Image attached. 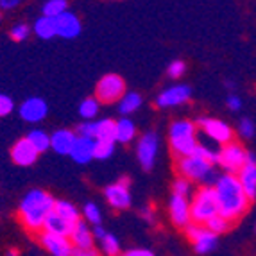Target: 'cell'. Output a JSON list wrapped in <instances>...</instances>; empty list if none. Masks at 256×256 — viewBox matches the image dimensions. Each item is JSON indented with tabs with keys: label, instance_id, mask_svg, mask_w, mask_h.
<instances>
[{
	"label": "cell",
	"instance_id": "cell-38",
	"mask_svg": "<svg viewBox=\"0 0 256 256\" xmlns=\"http://www.w3.org/2000/svg\"><path fill=\"white\" fill-rule=\"evenodd\" d=\"M184 70H186V64H184V61L176 60V61H172V63L168 64L166 74H168V77H170V79H180V77L184 74Z\"/></svg>",
	"mask_w": 256,
	"mask_h": 256
},
{
	"label": "cell",
	"instance_id": "cell-23",
	"mask_svg": "<svg viewBox=\"0 0 256 256\" xmlns=\"http://www.w3.org/2000/svg\"><path fill=\"white\" fill-rule=\"evenodd\" d=\"M95 140L116 142V122L111 118H102L95 122Z\"/></svg>",
	"mask_w": 256,
	"mask_h": 256
},
{
	"label": "cell",
	"instance_id": "cell-1",
	"mask_svg": "<svg viewBox=\"0 0 256 256\" xmlns=\"http://www.w3.org/2000/svg\"><path fill=\"white\" fill-rule=\"evenodd\" d=\"M215 194H217L218 202V214L224 218L235 224L244 215L248 214L251 201L244 192L242 184H240L236 174H222L214 184Z\"/></svg>",
	"mask_w": 256,
	"mask_h": 256
},
{
	"label": "cell",
	"instance_id": "cell-36",
	"mask_svg": "<svg viewBox=\"0 0 256 256\" xmlns=\"http://www.w3.org/2000/svg\"><path fill=\"white\" fill-rule=\"evenodd\" d=\"M29 34H30V27L27 26V24H14V26L11 27V30H9L11 40L16 43L26 42V40L29 38Z\"/></svg>",
	"mask_w": 256,
	"mask_h": 256
},
{
	"label": "cell",
	"instance_id": "cell-18",
	"mask_svg": "<svg viewBox=\"0 0 256 256\" xmlns=\"http://www.w3.org/2000/svg\"><path fill=\"white\" fill-rule=\"evenodd\" d=\"M56 27H58V36L66 40L79 36V32L82 29L79 16L76 13H70V11H64L63 14H60V16L56 18Z\"/></svg>",
	"mask_w": 256,
	"mask_h": 256
},
{
	"label": "cell",
	"instance_id": "cell-3",
	"mask_svg": "<svg viewBox=\"0 0 256 256\" xmlns=\"http://www.w3.org/2000/svg\"><path fill=\"white\" fill-rule=\"evenodd\" d=\"M168 146L174 158H184L196 150L197 144V124L192 120H176L168 128Z\"/></svg>",
	"mask_w": 256,
	"mask_h": 256
},
{
	"label": "cell",
	"instance_id": "cell-6",
	"mask_svg": "<svg viewBox=\"0 0 256 256\" xmlns=\"http://www.w3.org/2000/svg\"><path fill=\"white\" fill-rule=\"evenodd\" d=\"M126 95V81L116 74H106L95 86V98L98 104H115Z\"/></svg>",
	"mask_w": 256,
	"mask_h": 256
},
{
	"label": "cell",
	"instance_id": "cell-17",
	"mask_svg": "<svg viewBox=\"0 0 256 256\" xmlns=\"http://www.w3.org/2000/svg\"><path fill=\"white\" fill-rule=\"evenodd\" d=\"M38 156H40V152L32 147V144H30L27 138H22V140H18L16 144L11 147V160H13V163H16V165H20V166L34 165Z\"/></svg>",
	"mask_w": 256,
	"mask_h": 256
},
{
	"label": "cell",
	"instance_id": "cell-7",
	"mask_svg": "<svg viewBox=\"0 0 256 256\" xmlns=\"http://www.w3.org/2000/svg\"><path fill=\"white\" fill-rule=\"evenodd\" d=\"M184 233H186V238L192 242L194 246V251L197 254H208V252L215 251L218 244V236L215 233L208 230L206 226L202 224H188L184 228Z\"/></svg>",
	"mask_w": 256,
	"mask_h": 256
},
{
	"label": "cell",
	"instance_id": "cell-22",
	"mask_svg": "<svg viewBox=\"0 0 256 256\" xmlns=\"http://www.w3.org/2000/svg\"><path fill=\"white\" fill-rule=\"evenodd\" d=\"M94 144L95 140H92V138L77 136L72 152H70V158L76 163H81V165L92 162L94 160Z\"/></svg>",
	"mask_w": 256,
	"mask_h": 256
},
{
	"label": "cell",
	"instance_id": "cell-45",
	"mask_svg": "<svg viewBox=\"0 0 256 256\" xmlns=\"http://www.w3.org/2000/svg\"><path fill=\"white\" fill-rule=\"evenodd\" d=\"M142 215H144V218H147L149 222H152V210H150V208L142 210Z\"/></svg>",
	"mask_w": 256,
	"mask_h": 256
},
{
	"label": "cell",
	"instance_id": "cell-9",
	"mask_svg": "<svg viewBox=\"0 0 256 256\" xmlns=\"http://www.w3.org/2000/svg\"><path fill=\"white\" fill-rule=\"evenodd\" d=\"M197 126H201L202 131L208 134L212 140H215L220 146H226L230 142H235V132L226 122H222L218 118H208V116H202V118L197 120Z\"/></svg>",
	"mask_w": 256,
	"mask_h": 256
},
{
	"label": "cell",
	"instance_id": "cell-10",
	"mask_svg": "<svg viewBox=\"0 0 256 256\" xmlns=\"http://www.w3.org/2000/svg\"><path fill=\"white\" fill-rule=\"evenodd\" d=\"M104 197H106L108 204L113 210H128L131 206V192H129L128 178H122L116 183L106 186Z\"/></svg>",
	"mask_w": 256,
	"mask_h": 256
},
{
	"label": "cell",
	"instance_id": "cell-33",
	"mask_svg": "<svg viewBox=\"0 0 256 256\" xmlns=\"http://www.w3.org/2000/svg\"><path fill=\"white\" fill-rule=\"evenodd\" d=\"M115 150V144L113 142H100L95 140L94 144V158L97 160H108Z\"/></svg>",
	"mask_w": 256,
	"mask_h": 256
},
{
	"label": "cell",
	"instance_id": "cell-20",
	"mask_svg": "<svg viewBox=\"0 0 256 256\" xmlns=\"http://www.w3.org/2000/svg\"><path fill=\"white\" fill-rule=\"evenodd\" d=\"M68 238H70V242L74 244V248L76 249H92L94 248V242H95L94 231H92L90 228H88V224L82 220H79L76 226H74Z\"/></svg>",
	"mask_w": 256,
	"mask_h": 256
},
{
	"label": "cell",
	"instance_id": "cell-46",
	"mask_svg": "<svg viewBox=\"0 0 256 256\" xmlns=\"http://www.w3.org/2000/svg\"><path fill=\"white\" fill-rule=\"evenodd\" d=\"M8 256H18V251H14V249H9V251H8Z\"/></svg>",
	"mask_w": 256,
	"mask_h": 256
},
{
	"label": "cell",
	"instance_id": "cell-14",
	"mask_svg": "<svg viewBox=\"0 0 256 256\" xmlns=\"http://www.w3.org/2000/svg\"><path fill=\"white\" fill-rule=\"evenodd\" d=\"M20 116L29 124H38L42 122L48 113V106L47 102L40 97H30L26 98L24 102L20 104V110H18Z\"/></svg>",
	"mask_w": 256,
	"mask_h": 256
},
{
	"label": "cell",
	"instance_id": "cell-34",
	"mask_svg": "<svg viewBox=\"0 0 256 256\" xmlns=\"http://www.w3.org/2000/svg\"><path fill=\"white\" fill-rule=\"evenodd\" d=\"M82 215L86 218V224H94V226H98L100 220H102V214L95 202H88V204L82 208Z\"/></svg>",
	"mask_w": 256,
	"mask_h": 256
},
{
	"label": "cell",
	"instance_id": "cell-42",
	"mask_svg": "<svg viewBox=\"0 0 256 256\" xmlns=\"http://www.w3.org/2000/svg\"><path fill=\"white\" fill-rule=\"evenodd\" d=\"M22 0H0V9L2 11H11V9L18 8Z\"/></svg>",
	"mask_w": 256,
	"mask_h": 256
},
{
	"label": "cell",
	"instance_id": "cell-19",
	"mask_svg": "<svg viewBox=\"0 0 256 256\" xmlns=\"http://www.w3.org/2000/svg\"><path fill=\"white\" fill-rule=\"evenodd\" d=\"M77 140V134L70 129H60L50 136V149L63 156H70L74 149V144Z\"/></svg>",
	"mask_w": 256,
	"mask_h": 256
},
{
	"label": "cell",
	"instance_id": "cell-44",
	"mask_svg": "<svg viewBox=\"0 0 256 256\" xmlns=\"http://www.w3.org/2000/svg\"><path fill=\"white\" fill-rule=\"evenodd\" d=\"M92 231H94V238H95V242H97V240H100V238H102V236L108 233V231L104 230V228L100 226V224H98V226H94V230H92Z\"/></svg>",
	"mask_w": 256,
	"mask_h": 256
},
{
	"label": "cell",
	"instance_id": "cell-41",
	"mask_svg": "<svg viewBox=\"0 0 256 256\" xmlns=\"http://www.w3.org/2000/svg\"><path fill=\"white\" fill-rule=\"evenodd\" d=\"M120 256H154V252L150 249H144V248H132L128 251L120 252Z\"/></svg>",
	"mask_w": 256,
	"mask_h": 256
},
{
	"label": "cell",
	"instance_id": "cell-12",
	"mask_svg": "<svg viewBox=\"0 0 256 256\" xmlns=\"http://www.w3.org/2000/svg\"><path fill=\"white\" fill-rule=\"evenodd\" d=\"M156 152H158V136L156 132L149 131L140 138L136 147V156L144 170H150L156 162Z\"/></svg>",
	"mask_w": 256,
	"mask_h": 256
},
{
	"label": "cell",
	"instance_id": "cell-21",
	"mask_svg": "<svg viewBox=\"0 0 256 256\" xmlns=\"http://www.w3.org/2000/svg\"><path fill=\"white\" fill-rule=\"evenodd\" d=\"M74 222L66 220L64 217H61L60 214H56L54 210H52L50 214H48L47 220L43 224V231L45 233H52V235H61V236H68L74 230Z\"/></svg>",
	"mask_w": 256,
	"mask_h": 256
},
{
	"label": "cell",
	"instance_id": "cell-39",
	"mask_svg": "<svg viewBox=\"0 0 256 256\" xmlns=\"http://www.w3.org/2000/svg\"><path fill=\"white\" fill-rule=\"evenodd\" d=\"M14 110L13 98L6 94H0V116H8Z\"/></svg>",
	"mask_w": 256,
	"mask_h": 256
},
{
	"label": "cell",
	"instance_id": "cell-27",
	"mask_svg": "<svg viewBox=\"0 0 256 256\" xmlns=\"http://www.w3.org/2000/svg\"><path fill=\"white\" fill-rule=\"evenodd\" d=\"M142 97L136 92H131V94H126L124 97L118 100V111L122 115H129V113H134V111L140 108Z\"/></svg>",
	"mask_w": 256,
	"mask_h": 256
},
{
	"label": "cell",
	"instance_id": "cell-8",
	"mask_svg": "<svg viewBox=\"0 0 256 256\" xmlns=\"http://www.w3.org/2000/svg\"><path fill=\"white\" fill-rule=\"evenodd\" d=\"M218 165L226 170V174H236L248 160V150L240 146L238 142H230L217 152Z\"/></svg>",
	"mask_w": 256,
	"mask_h": 256
},
{
	"label": "cell",
	"instance_id": "cell-15",
	"mask_svg": "<svg viewBox=\"0 0 256 256\" xmlns=\"http://www.w3.org/2000/svg\"><path fill=\"white\" fill-rule=\"evenodd\" d=\"M236 178H238L246 196L249 197V201L252 202L256 199V158L252 154L248 152V160L242 168L236 172Z\"/></svg>",
	"mask_w": 256,
	"mask_h": 256
},
{
	"label": "cell",
	"instance_id": "cell-30",
	"mask_svg": "<svg viewBox=\"0 0 256 256\" xmlns=\"http://www.w3.org/2000/svg\"><path fill=\"white\" fill-rule=\"evenodd\" d=\"M43 16L58 18L60 14H63L64 11H68V2L66 0H47L43 4Z\"/></svg>",
	"mask_w": 256,
	"mask_h": 256
},
{
	"label": "cell",
	"instance_id": "cell-32",
	"mask_svg": "<svg viewBox=\"0 0 256 256\" xmlns=\"http://www.w3.org/2000/svg\"><path fill=\"white\" fill-rule=\"evenodd\" d=\"M98 106H100V104H98V100L95 97L84 98V100L79 104V115L86 120H92L98 113Z\"/></svg>",
	"mask_w": 256,
	"mask_h": 256
},
{
	"label": "cell",
	"instance_id": "cell-31",
	"mask_svg": "<svg viewBox=\"0 0 256 256\" xmlns=\"http://www.w3.org/2000/svg\"><path fill=\"white\" fill-rule=\"evenodd\" d=\"M204 226L208 228V230L212 231V233H215V235L218 236V235H222V233H226V231L230 230V228L233 226V224H231V222L228 220V218H224L220 214H218V215H215L214 218H210V220L206 222Z\"/></svg>",
	"mask_w": 256,
	"mask_h": 256
},
{
	"label": "cell",
	"instance_id": "cell-11",
	"mask_svg": "<svg viewBox=\"0 0 256 256\" xmlns=\"http://www.w3.org/2000/svg\"><path fill=\"white\" fill-rule=\"evenodd\" d=\"M38 238L40 244L43 246V249L50 256H74V252H76V248H74V244L70 242L68 236L52 235V233L42 231Z\"/></svg>",
	"mask_w": 256,
	"mask_h": 256
},
{
	"label": "cell",
	"instance_id": "cell-16",
	"mask_svg": "<svg viewBox=\"0 0 256 256\" xmlns=\"http://www.w3.org/2000/svg\"><path fill=\"white\" fill-rule=\"evenodd\" d=\"M192 92L188 86H183V84H176V86H170V88H166L163 90L162 94L158 95L156 98V106L160 108H174V106H180V104H184L190 98Z\"/></svg>",
	"mask_w": 256,
	"mask_h": 256
},
{
	"label": "cell",
	"instance_id": "cell-25",
	"mask_svg": "<svg viewBox=\"0 0 256 256\" xmlns=\"http://www.w3.org/2000/svg\"><path fill=\"white\" fill-rule=\"evenodd\" d=\"M136 136V126L131 118H120L116 120V142L120 144H129Z\"/></svg>",
	"mask_w": 256,
	"mask_h": 256
},
{
	"label": "cell",
	"instance_id": "cell-37",
	"mask_svg": "<svg viewBox=\"0 0 256 256\" xmlns=\"http://www.w3.org/2000/svg\"><path fill=\"white\" fill-rule=\"evenodd\" d=\"M192 154H194V156H197V158L206 160V162L212 163V165H217V163H218L217 152H214V150L210 149V147H206V146H197L196 150H194Z\"/></svg>",
	"mask_w": 256,
	"mask_h": 256
},
{
	"label": "cell",
	"instance_id": "cell-47",
	"mask_svg": "<svg viewBox=\"0 0 256 256\" xmlns=\"http://www.w3.org/2000/svg\"><path fill=\"white\" fill-rule=\"evenodd\" d=\"M0 20H2V16H0Z\"/></svg>",
	"mask_w": 256,
	"mask_h": 256
},
{
	"label": "cell",
	"instance_id": "cell-29",
	"mask_svg": "<svg viewBox=\"0 0 256 256\" xmlns=\"http://www.w3.org/2000/svg\"><path fill=\"white\" fill-rule=\"evenodd\" d=\"M98 242V248H100V252L104 256H120V242L115 235L111 233H106Z\"/></svg>",
	"mask_w": 256,
	"mask_h": 256
},
{
	"label": "cell",
	"instance_id": "cell-4",
	"mask_svg": "<svg viewBox=\"0 0 256 256\" xmlns=\"http://www.w3.org/2000/svg\"><path fill=\"white\" fill-rule=\"evenodd\" d=\"M176 172L180 178H184L190 183H199L201 186H214L215 181L218 180L214 165L202 158H197L194 154L176 160Z\"/></svg>",
	"mask_w": 256,
	"mask_h": 256
},
{
	"label": "cell",
	"instance_id": "cell-35",
	"mask_svg": "<svg viewBox=\"0 0 256 256\" xmlns=\"http://www.w3.org/2000/svg\"><path fill=\"white\" fill-rule=\"evenodd\" d=\"M172 194L174 196L184 197V199H190L192 197V183L184 178H178V180L172 183Z\"/></svg>",
	"mask_w": 256,
	"mask_h": 256
},
{
	"label": "cell",
	"instance_id": "cell-13",
	"mask_svg": "<svg viewBox=\"0 0 256 256\" xmlns=\"http://www.w3.org/2000/svg\"><path fill=\"white\" fill-rule=\"evenodd\" d=\"M168 217H170L172 224L178 228H186L188 224H192V215H190V201L184 197L174 196L172 194L170 201H168Z\"/></svg>",
	"mask_w": 256,
	"mask_h": 256
},
{
	"label": "cell",
	"instance_id": "cell-26",
	"mask_svg": "<svg viewBox=\"0 0 256 256\" xmlns=\"http://www.w3.org/2000/svg\"><path fill=\"white\" fill-rule=\"evenodd\" d=\"M54 212L56 214H60L61 217H64L66 220L77 222L81 220V214H79V210H77L76 204H72L70 201H63V199H56V204H54Z\"/></svg>",
	"mask_w": 256,
	"mask_h": 256
},
{
	"label": "cell",
	"instance_id": "cell-5",
	"mask_svg": "<svg viewBox=\"0 0 256 256\" xmlns=\"http://www.w3.org/2000/svg\"><path fill=\"white\" fill-rule=\"evenodd\" d=\"M190 215L194 224L204 226L210 218L218 215L217 194L214 186H199L190 197Z\"/></svg>",
	"mask_w": 256,
	"mask_h": 256
},
{
	"label": "cell",
	"instance_id": "cell-24",
	"mask_svg": "<svg viewBox=\"0 0 256 256\" xmlns=\"http://www.w3.org/2000/svg\"><path fill=\"white\" fill-rule=\"evenodd\" d=\"M34 34L42 40H52L54 36H58V27H56V18L50 16H40L38 20L34 22Z\"/></svg>",
	"mask_w": 256,
	"mask_h": 256
},
{
	"label": "cell",
	"instance_id": "cell-2",
	"mask_svg": "<svg viewBox=\"0 0 256 256\" xmlns=\"http://www.w3.org/2000/svg\"><path fill=\"white\" fill-rule=\"evenodd\" d=\"M56 199L50 192L42 188H32L24 196L18 206V220L29 233L40 235L48 214L54 210Z\"/></svg>",
	"mask_w": 256,
	"mask_h": 256
},
{
	"label": "cell",
	"instance_id": "cell-28",
	"mask_svg": "<svg viewBox=\"0 0 256 256\" xmlns=\"http://www.w3.org/2000/svg\"><path fill=\"white\" fill-rule=\"evenodd\" d=\"M26 138L32 144V147L38 152H45L47 149H50V136L42 129H32Z\"/></svg>",
	"mask_w": 256,
	"mask_h": 256
},
{
	"label": "cell",
	"instance_id": "cell-40",
	"mask_svg": "<svg viewBox=\"0 0 256 256\" xmlns=\"http://www.w3.org/2000/svg\"><path fill=\"white\" fill-rule=\"evenodd\" d=\"M238 131H240V134H242L244 138H251L252 134H254V124H252L249 118H242V120H240Z\"/></svg>",
	"mask_w": 256,
	"mask_h": 256
},
{
	"label": "cell",
	"instance_id": "cell-43",
	"mask_svg": "<svg viewBox=\"0 0 256 256\" xmlns=\"http://www.w3.org/2000/svg\"><path fill=\"white\" fill-rule=\"evenodd\" d=\"M228 108L233 111H238L240 108H242V102H240V98L235 97V95H231L230 98H228Z\"/></svg>",
	"mask_w": 256,
	"mask_h": 256
}]
</instances>
